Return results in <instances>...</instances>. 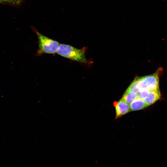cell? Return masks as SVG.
I'll return each instance as SVG.
<instances>
[{
  "instance_id": "obj_8",
  "label": "cell",
  "mask_w": 167,
  "mask_h": 167,
  "mask_svg": "<svg viewBox=\"0 0 167 167\" xmlns=\"http://www.w3.org/2000/svg\"><path fill=\"white\" fill-rule=\"evenodd\" d=\"M24 0H0V3L4 2L13 5H19Z\"/></svg>"
},
{
  "instance_id": "obj_4",
  "label": "cell",
  "mask_w": 167,
  "mask_h": 167,
  "mask_svg": "<svg viewBox=\"0 0 167 167\" xmlns=\"http://www.w3.org/2000/svg\"><path fill=\"white\" fill-rule=\"evenodd\" d=\"M161 97V93L159 90L151 91L148 96L143 100L149 106L155 102Z\"/></svg>"
},
{
  "instance_id": "obj_1",
  "label": "cell",
  "mask_w": 167,
  "mask_h": 167,
  "mask_svg": "<svg viewBox=\"0 0 167 167\" xmlns=\"http://www.w3.org/2000/svg\"><path fill=\"white\" fill-rule=\"evenodd\" d=\"M57 53L59 55L70 59L83 63L87 62L83 50L70 45L60 44Z\"/></svg>"
},
{
  "instance_id": "obj_5",
  "label": "cell",
  "mask_w": 167,
  "mask_h": 167,
  "mask_svg": "<svg viewBox=\"0 0 167 167\" xmlns=\"http://www.w3.org/2000/svg\"><path fill=\"white\" fill-rule=\"evenodd\" d=\"M148 106L144 101L137 98L130 105V111H136L143 109Z\"/></svg>"
},
{
  "instance_id": "obj_7",
  "label": "cell",
  "mask_w": 167,
  "mask_h": 167,
  "mask_svg": "<svg viewBox=\"0 0 167 167\" xmlns=\"http://www.w3.org/2000/svg\"><path fill=\"white\" fill-rule=\"evenodd\" d=\"M150 91L147 90H139L136 92L137 98L144 100L148 96Z\"/></svg>"
},
{
  "instance_id": "obj_6",
  "label": "cell",
  "mask_w": 167,
  "mask_h": 167,
  "mask_svg": "<svg viewBox=\"0 0 167 167\" xmlns=\"http://www.w3.org/2000/svg\"><path fill=\"white\" fill-rule=\"evenodd\" d=\"M137 98L136 92L126 89L122 99L128 104H130Z\"/></svg>"
},
{
  "instance_id": "obj_2",
  "label": "cell",
  "mask_w": 167,
  "mask_h": 167,
  "mask_svg": "<svg viewBox=\"0 0 167 167\" xmlns=\"http://www.w3.org/2000/svg\"><path fill=\"white\" fill-rule=\"evenodd\" d=\"M32 28L37 36L39 54H54L57 52L60 44L58 42L40 33L35 28L33 27Z\"/></svg>"
},
{
  "instance_id": "obj_3",
  "label": "cell",
  "mask_w": 167,
  "mask_h": 167,
  "mask_svg": "<svg viewBox=\"0 0 167 167\" xmlns=\"http://www.w3.org/2000/svg\"><path fill=\"white\" fill-rule=\"evenodd\" d=\"M114 105L115 107L116 118H118L130 111V106L122 99Z\"/></svg>"
}]
</instances>
